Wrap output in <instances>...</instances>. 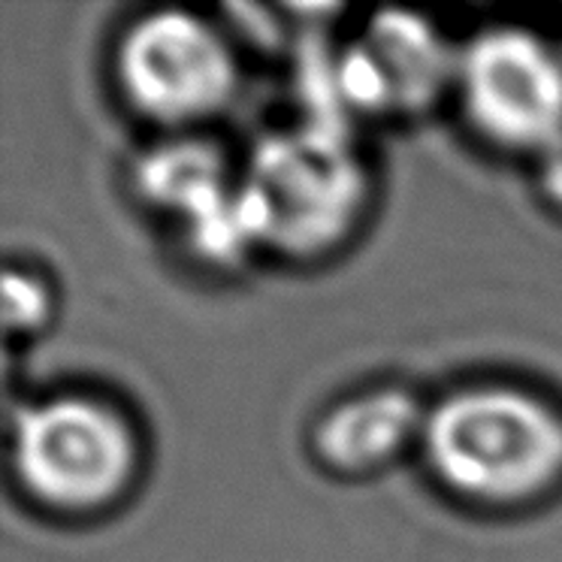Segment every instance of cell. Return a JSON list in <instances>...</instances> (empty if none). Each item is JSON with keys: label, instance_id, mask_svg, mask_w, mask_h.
I'll list each match as a JSON object with an SVG mask.
<instances>
[{"label": "cell", "instance_id": "obj_1", "mask_svg": "<svg viewBox=\"0 0 562 562\" xmlns=\"http://www.w3.org/2000/svg\"><path fill=\"white\" fill-rule=\"evenodd\" d=\"M417 451L453 499L514 512L562 484V412L520 384H465L429 405Z\"/></svg>", "mask_w": 562, "mask_h": 562}, {"label": "cell", "instance_id": "obj_2", "mask_svg": "<svg viewBox=\"0 0 562 562\" xmlns=\"http://www.w3.org/2000/svg\"><path fill=\"white\" fill-rule=\"evenodd\" d=\"M369 203V172L345 127L308 122L263 136L239 176L251 245L294 260L336 251Z\"/></svg>", "mask_w": 562, "mask_h": 562}, {"label": "cell", "instance_id": "obj_3", "mask_svg": "<svg viewBox=\"0 0 562 562\" xmlns=\"http://www.w3.org/2000/svg\"><path fill=\"white\" fill-rule=\"evenodd\" d=\"M10 472L27 499L55 514H100L131 493L143 441L122 408L94 393H52L10 417Z\"/></svg>", "mask_w": 562, "mask_h": 562}, {"label": "cell", "instance_id": "obj_4", "mask_svg": "<svg viewBox=\"0 0 562 562\" xmlns=\"http://www.w3.org/2000/svg\"><path fill=\"white\" fill-rule=\"evenodd\" d=\"M124 103L170 131L218 119L239 91V58L218 25L191 10H151L115 46Z\"/></svg>", "mask_w": 562, "mask_h": 562}, {"label": "cell", "instance_id": "obj_5", "mask_svg": "<svg viewBox=\"0 0 562 562\" xmlns=\"http://www.w3.org/2000/svg\"><path fill=\"white\" fill-rule=\"evenodd\" d=\"M453 94L487 146L538 158L562 136V49L520 25H493L460 46Z\"/></svg>", "mask_w": 562, "mask_h": 562}, {"label": "cell", "instance_id": "obj_6", "mask_svg": "<svg viewBox=\"0 0 562 562\" xmlns=\"http://www.w3.org/2000/svg\"><path fill=\"white\" fill-rule=\"evenodd\" d=\"M460 46L429 19L381 10L333 64L339 110L357 115H417L453 91Z\"/></svg>", "mask_w": 562, "mask_h": 562}, {"label": "cell", "instance_id": "obj_7", "mask_svg": "<svg viewBox=\"0 0 562 562\" xmlns=\"http://www.w3.org/2000/svg\"><path fill=\"white\" fill-rule=\"evenodd\" d=\"M429 405L408 387L381 384L333 403L312 427V451L336 475H375L420 448Z\"/></svg>", "mask_w": 562, "mask_h": 562}, {"label": "cell", "instance_id": "obj_8", "mask_svg": "<svg viewBox=\"0 0 562 562\" xmlns=\"http://www.w3.org/2000/svg\"><path fill=\"white\" fill-rule=\"evenodd\" d=\"M52 318V288L37 272L7 267L3 272V327L7 336H37Z\"/></svg>", "mask_w": 562, "mask_h": 562}, {"label": "cell", "instance_id": "obj_9", "mask_svg": "<svg viewBox=\"0 0 562 562\" xmlns=\"http://www.w3.org/2000/svg\"><path fill=\"white\" fill-rule=\"evenodd\" d=\"M536 184L544 203L562 215V136L536 158Z\"/></svg>", "mask_w": 562, "mask_h": 562}, {"label": "cell", "instance_id": "obj_10", "mask_svg": "<svg viewBox=\"0 0 562 562\" xmlns=\"http://www.w3.org/2000/svg\"><path fill=\"white\" fill-rule=\"evenodd\" d=\"M560 49H562V40H560Z\"/></svg>", "mask_w": 562, "mask_h": 562}]
</instances>
